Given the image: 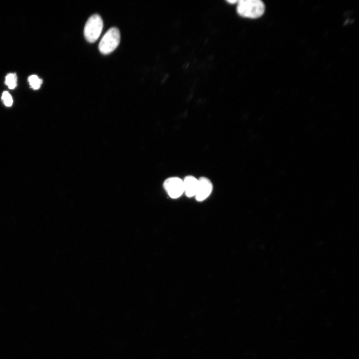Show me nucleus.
<instances>
[{"label": "nucleus", "mask_w": 359, "mask_h": 359, "mask_svg": "<svg viewBox=\"0 0 359 359\" xmlns=\"http://www.w3.org/2000/svg\"><path fill=\"white\" fill-rule=\"evenodd\" d=\"M164 187L169 196L173 198L179 197L184 192L183 180L178 177L167 179L164 181Z\"/></svg>", "instance_id": "4"}, {"label": "nucleus", "mask_w": 359, "mask_h": 359, "mask_svg": "<svg viewBox=\"0 0 359 359\" xmlns=\"http://www.w3.org/2000/svg\"><path fill=\"white\" fill-rule=\"evenodd\" d=\"M5 84L9 89H14L17 85V76L16 74H8L5 77Z\"/></svg>", "instance_id": "7"}, {"label": "nucleus", "mask_w": 359, "mask_h": 359, "mask_svg": "<svg viewBox=\"0 0 359 359\" xmlns=\"http://www.w3.org/2000/svg\"><path fill=\"white\" fill-rule=\"evenodd\" d=\"M28 81L31 88L34 90L38 89L42 83V80L36 75H32L29 76Z\"/></svg>", "instance_id": "8"}, {"label": "nucleus", "mask_w": 359, "mask_h": 359, "mask_svg": "<svg viewBox=\"0 0 359 359\" xmlns=\"http://www.w3.org/2000/svg\"><path fill=\"white\" fill-rule=\"evenodd\" d=\"M120 41V33L117 27H111L105 33L99 42L98 48L103 54L112 52Z\"/></svg>", "instance_id": "2"}, {"label": "nucleus", "mask_w": 359, "mask_h": 359, "mask_svg": "<svg viewBox=\"0 0 359 359\" xmlns=\"http://www.w3.org/2000/svg\"><path fill=\"white\" fill-rule=\"evenodd\" d=\"M1 99L6 106L9 107L12 105L13 103L12 98L8 92L4 91L2 93Z\"/></svg>", "instance_id": "9"}, {"label": "nucleus", "mask_w": 359, "mask_h": 359, "mask_svg": "<svg viewBox=\"0 0 359 359\" xmlns=\"http://www.w3.org/2000/svg\"><path fill=\"white\" fill-rule=\"evenodd\" d=\"M103 27L101 17L98 14L92 15L85 23L84 29L85 38L87 41L93 43L99 37Z\"/></svg>", "instance_id": "3"}, {"label": "nucleus", "mask_w": 359, "mask_h": 359, "mask_svg": "<svg viewBox=\"0 0 359 359\" xmlns=\"http://www.w3.org/2000/svg\"><path fill=\"white\" fill-rule=\"evenodd\" d=\"M238 0H228V1H227L228 2H229V3H231V4H233V3H237L238 2Z\"/></svg>", "instance_id": "10"}, {"label": "nucleus", "mask_w": 359, "mask_h": 359, "mask_svg": "<svg viewBox=\"0 0 359 359\" xmlns=\"http://www.w3.org/2000/svg\"><path fill=\"white\" fill-rule=\"evenodd\" d=\"M184 192L188 197L195 196L197 184L198 180L193 176H187L183 180Z\"/></svg>", "instance_id": "6"}, {"label": "nucleus", "mask_w": 359, "mask_h": 359, "mask_svg": "<svg viewBox=\"0 0 359 359\" xmlns=\"http://www.w3.org/2000/svg\"><path fill=\"white\" fill-rule=\"evenodd\" d=\"M265 9L264 2L260 0H240L237 3V12L246 18H258L263 15Z\"/></svg>", "instance_id": "1"}, {"label": "nucleus", "mask_w": 359, "mask_h": 359, "mask_svg": "<svg viewBox=\"0 0 359 359\" xmlns=\"http://www.w3.org/2000/svg\"><path fill=\"white\" fill-rule=\"evenodd\" d=\"M212 190L211 182L207 178L201 177L198 180V184L195 197L197 201L205 199Z\"/></svg>", "instance_id": "5"}]
</instances>
